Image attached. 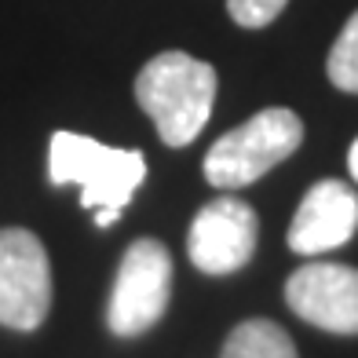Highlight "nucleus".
<instances>
[{"label": "nucleus", "instance_id": "obj_1", "mask_svg": "<svg viewBox=\"0 0 358 358\" xmlns=\"http://www.w3.org/2000/svg\"><path fill=\"white\" fill-rule=\"evenodd\" d=\"M220 92L216 66L187 52H161L136 77V103L165 146H190L213 117Z\"/></svg>", "mask_w": 358, "mask_h": 358}, {"label": "nucleus", "instance_id": "obj_2", "mask_svg": "<svg viewBox=\"0 0 358 358\" xmlns=\"http://www.w3.org/2000/svg\"><path fill=\"white\" fill-rule=\"evenodd\" d=\"M48 179L55 187L77 183L80 205L95 213V223L113 227L146 179V157L143 150H121L80 132H55L48 143Z\"/></svg>", "mask_w": 358, "mask_h": 358}, {"label": "nucleus", "instance_id": "obj_3", "mask_svg": "<svg viewBox=\"0 0 358 358\" xmlns=\"http://www.w3.org/2000/svg\"><path fill=\"white\" fill-rule=\"evenodd\" d=\"M303 143V121L289 106H267L245 124L220 136L205 154V179L220 190H238L292 157Z\"/></svg>", "mask_w": 358, "mask_h": 358}, {"label": "nucleus", "instance_id": "obj_4", "mask_svg": "<svg viewBox=\"0 0 358 358\" xmlns=\"http://www.w3.org/2000/svg\"><path fill=\"white\" fill-rule=\"evenodd\" d=\"M172 296V256L165 241L136 238L124 249L117 278L110 289L106 325L113 336H143L165 318Z\"/></svg>", "mask_w": 358, "mask_h": 358}, {"label": "nucleus", "instance_id": "obj_5", "mask_svg": "<svg viewBox=\"0 0 358 358\" xmlns=\"http://www.w3.org/2000/svg\"><path fill=\"white\" fill-rule=\"evenodd\" d=\"M52 311V264L44 241L26 227L0 231V325L34 333Z\"/></svg>", "mask_w": 358, "mask_h": 358}, {"label": "nucleus", "instance_id": "obj_6", "mask_svg": "<svg viewBox=\"0 0 358 358\" xmlns=\"http://www.w3.org/2000/svg\"><path fill=\"white\" fill-rule=\"evenodd\" d=\"M259 241V220L249 201L220 194L198 208L187 231V256L201 274H234L252 259Z\"/></svg>", "mask_w": 358, "mask_h": 358}, {"label": "nucleus", "instance_id": "obj_7", "mask_svg": "<svg viewBox=\"0 0 358 358\" xmlns=\"http://www.w3.org/2000/svg\"><path fill=\"white\" fill-rule=\"evenodd\" d=\"M289 311L336 336H358V271L344 264H307L285 282Z\"/></svg>", "mask_w": 358, "mask_h": 358}, {"label": "nucleus", "instance_id": "obj_8", "mask_svg": "<svg viewBox=\"0 0 358 358\" xmlns=\"http://www.w3.org/2000/svg\"><path fill=\"white\" fill-rule=\"evenodd\" d=\"M358 231V194L340 179H318L303 194L296 216L289 223V249L300 256H322L348 245Z\"/></svg>", "mask_w": 358, "mask_h": 358}, {"label": "nucleus", "instance_id": "obj_9", "mask_svg": "<svg viewBox=\"0 0 358 358\" xmlns=\"http://www.w3.org/2000/svg\"><path fill=\"white\" fill-rule=\"evenodd\" d=\"M220 358H300L292 336L271 318H249L231 329Z\"/></svg>", "mask_w": 358, "mask_h": 358}, {"label": "nucleus", "instance_id": "obj_10", "mask_svg": "<svg viewBox=\"0 0 358 358\" xmlns=\"http://www.w3.org/2000/svg\"><path fill=\"white\" fill-rule=\"evenodd\" d=\"M325 73H329L333 88L358 95V11L344 22L340 37L329 48V59H325Z\"/></svg>", "mask_w": 358, "mask_h": 358}, {"label": "nucleus", "instance_id": "obj_11", "mask_svg": "<svg viewBox=\"0 0 358 358\" xmlns=\"http://www.w3.org/2000/svg\"><path fill=\"white\" fill-rule=\"evenodd\" d=\"M289 0H227V11H231V19L245 29H264L271 26L278 15L285 11Z\"/></svg>", "mask_w": 358, "mask_h": 358}, {"label": "nucleus", "instance_id": "obj_12", "mask_svg": "<svg viewBox=\"0 0 358 358\" xmlns=\"http://www.w3.org/2000/svg\"><path fill=\"white\" fill-rule=\"evenodd\" d=\"M348 172H351L355 183H358V139L351 143V150H348Z\"/></svg>", "mask_w": 358, "mask_h": 358}]
</instances>
